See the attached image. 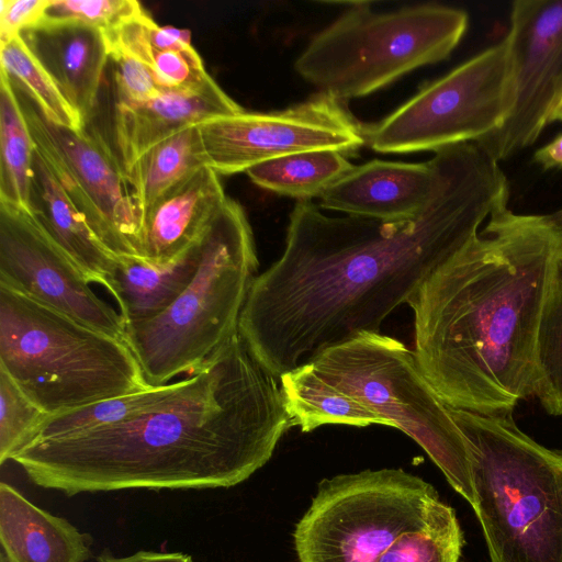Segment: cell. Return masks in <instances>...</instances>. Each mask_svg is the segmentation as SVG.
I'll return each mask as SVG.
<instances>
[{"mask_svg":"<svg viewBox=\"0 0 562 562\" xmlns=\"http://www.w3.org/2000/svg\"><path fill=\"white\" fill-rule=\"evenodd\" d=\"M437 176L435 156L418 164L374 159L335 182L319 207L382 222L412 220L425 207Z\"/></svg>","mask_w":562,"mask_h":562,"instance_id":"obj_15","label":"cell"},{"mask_svg":"<svg viewBox=\"0 0 562 562\" xmlns=\"http://www.w3.org/2000/svg\"><path fill=\"white\" fill-rule=\"evenodd\" d=\"M513 105V65L505 37L423 87L366 132L367 140L382 154L437 151L497 131Z\"/></svg>","mask_w":562,"mask_h":562,"instance_id":"obj_10","label":"cell"},{"mask_svg":"<svg viewBox=\"0 0 562 562\" xmlns=\"http://www.w3.org/2000/svg\"><path fill=\"white\" fill-rule=\"evenodd\" d=\"M557 232L536 351L533 395L544 411L562 415V209L548 214Z\"/></svg>","mask_w":562,"mask_h":562,"instance_id":"obj_24","label":"cell"},{"mask_svg":"<svg viewBox=\"0 0 562 562\" xmlns=\"http://www.w3.org/2000/svg\"><path fill=\"white\" fill-rule=\"evenodd\" d=\"M20 36L87 124L110 59L103 32L77 21L43 18Z\"/></svg>","mask_w":562,"mask_h":562,"instance_id":"obj_16","label":"cell"},{"mask_svg":"<svg viewBox=\"0 0 562 562\" xmlns=\"http://www.w3.org/2000/svg\"><path fill=\"white\" fill-rule=\"evenodd\" d=\"M145 11L135 0H49L44 16L77 21L109 31Z\"/></svg>","mask_w":562,"mask_h":562,"instance_id":"obj_32","label":"cell"},{"mask_svg":"<svg viewBox=\"0 0 562 562\" xmlns=\"http://www.w3.org/2000/svg\"><path fill=\"white\" fill-rule=\"evenodd\" d=\"M462 547L456 512L439 501L422 525L403 532L376 562H459Z\"/></svg>","mask_w":562,"mask_h":562,"instance_id":"obj_29","label":"cell"},{"mask_svg":"<svg viewBox=\"0 0 562 562\" xmlns=\"http://www.w3.org/2000/svg\"><path fill=\"white\" fill-rule=\"evenodd\" d=\"M244 112L214 81L195 90L161 93L139 103H116L114 135L127 169L143 154L172 134L205 121Z\"/></svg>","mask_w":562,"mask_h":562,"instance_id":"obj_17","label":"cell"},{"mask_svg":"<svg viewBox=\"0 0 562 562\" xmlns=\"http://www.w3.org/2000/svg\"><path fill=\"white\" fill-rule=\"evenodd\" d=\"M258 267L246 213L228 196L200 239V261L188 285L162 313L124 328L150 386L191 373L238 334Z\"/></svg>","mask_w":562,"mask_h":562,"instance_id":"obj_6","label":"cell"},{"mask_svg":"<svg viewBox=\"0 0 562 562\" xmlns=\"http://www.w3.org/2000/svg\"><path fill=\"white\" fill-rule=\"evenodd\" d=\"M207 166L220 176L243 171L263 161L310 150L355 155L366 132L341 102L318 93L291 108L215 117L198 124Z\"/></svg>","mask_w":562,"mask_h":562,"instance_id":"obj_12","label":"cell"},{"mask_svg":"<svg viewBox=\"0 0 562 562\" xmlns=\"http://www.w3.org/2000/svg\"><path fill=\"white\" fill-rule=\"evenodd\" d=\"M434 156V191L412 220L335 217L297 201L283 252L255 279L238 323L243 342L267 372L279 379L360 333H380L509 198L498 161L480 143Z\"/></svg>","mask_w":562,"mask_h":562,"instance_id":"obj_1","label":"cell"},{"mask_svg":"<svg viewBox=\"0 0 562 562\" xmlns=\"http://www.w3.org/2000/svg\"><path fill=\"white\" fill-rule=\"evenodd\" d=\"M48 3L49 0H1V43L9 41L23 30L41 21Z\"/></svg>","mask_w":562,"mask_h":562,"instance_id":"obj_34","label":"cell"},{"mask_svg":"<svg viewBox=\"0 0 562 562\" xmlns=\"http://www.w3.org/2000/svg\"><path fill=\"white\" fill-rule=\"evenodd\" d=\"M295 61L307 82L339 102L375 92L449 57L468 27L463 10L425 3L387 13L353 2Z\"/></svg>","mask_w":562,"mask_h":562,"instance_id":"obj_7","label":"cell"},{"mask_svg":"<svg viewBox=\"0 0 562 562\" xmlns=\"http://www.w3.org/2000/svg\"><path fill=\"white\" fill-rule=\"evenodd\" d=\"M98 562H193L188 554L180 552L138 551L127 557H114L109 550H103L98 557Z\"/></svg>","mask_w":562,"mask_h":562,"instance_id":"obj_35","label":"cell"},{"mask_svg":"<svg viewBox=\"0 0 562 562\" xmlns=\"http://www.w3.org/2000/svg\"><path fill=\"white\" fill-rule=\"evenodd\" d=\"M47 414L0 369V463L12 460L33 438Z\"/></svg>","mask_w":562,"mask_h":562,"instance_id":"obj_31","label":"cell"},{"mask_svg":"<svg viewBox=\"0 0 562 562\" xmlns=\"http://www.w3.org/2000/svg\"><path fill=\"white\" fill-rule=\"evenodd\" d=\"M109 56L115 64L116 103H139L162 93L144 63L115 48H109Z\"/></svg>","mask_w":562,"mask_h":562,"instance_id":"obj_33","label":"cell"},{"mask_svg":"<svg viewBox=\"0 0 562 562\" xmlns=\"http://www.w3.org/2000/svg\"><path fill=\"white\" fill-rule=\"evenodd\" d=\"M440 501L402 469L364 470L323 480L293 538L299 562H376Z\"/></svg>","mask_w":562,"mask_h":562,"instance_id":"obj_9","label":"cell"},{"mask_svg":"<svg viewBox=\"0 0 562 562\" xmlns=\"http://www.w3.org/2000/svg\"><path fill=\"white\" fill-rule=\"evenodd\" d=\"M136 16L102 32L109 48L134 56L151 70L162 93L200 89L213 80L193 46L172 49L151 47L139 33Z\"/></svg>","mask_w":562,"mask_h":562,"instance_id":"obj_27","label":"cell"},{"mask_svg":"<svg viewBox=\"0 0 562 562\" xmlns=\"http://www.w3.org/2000/svg\"><path fill=\"white\" fill-rule=\"evenodd\" d=\"M533 160L541 166L544 170L561 169L562 168V134L555 137L552 142L539 148L535 155Z\"/></svg>","mask_w":562,"mask_h":562,"instance_id":"obj_36","label":"cell"},{"mask_svg":"<svg viewBox=\"0 0 562 562\" xmlns=\"http://www.w3.org/2000/svg\"><path fill=\"white\" fill-rule=\"evenodd\" d=\"M308 363L328 383L413 438L472 506L471 462L448 405L425 378L414 350L381 333L363 331Z\"/></svg>","mask_w":562,"mask_h":562,"instance_id":"obj_8","label":"cell"},{"mask_svg":"<svg viewBox=\"0 0 562 562\" xmlns=\"http://www.w3.org/2000/svg\"><path fill=\"white\" fill-rule=\"evenodd\" d=\"M290 427L277 378L236 334L146 409L115 424L34 440L12 460L33 484L69 497L226 488L262 468Z\"/></svg>","mask_w":562,"mask_h":562,"instance_id":"obj_2","label":"cell"},{"mask_svg":"<svg viewBox=\"0 0 562 562\" xmlns=\"http://www.w3.org/2000/svg\"><path fill=\"white\" fill-rule=\"evenodd\" d=\"M355 166L337 150H310L273 158L246 173L258 187L278 194L310 201L321 198Z\"/></svg>","mask_w":562,"mask_h":562,"instance_id":"obj_25","label":"cell"},{"mask_svg":"<svg viewBox=\"0 0 562 562\" xmlns=\"http://www.w3.org/2000/svg\"><path fill=\"white\" fill-rule=\"evenodd\" d=\"M178 385L179 381L160 386H150L78 408L47 415L30 442L71 435L122 422L146 409L151 404L161 401L172 393Z\"/></svg>","mask_w":562,"mask_h":562,"instance_id":"obj_30","label":"cell"},{"mask_svg":"<svg viewBox=\"0 0 562 562\" xmlns=\"http://www.w3.org/2000/svg\"><path fill=\"white\" fill-rule=\"evenodd\" d=\"M0 282L124 340V322L31 211L0 202Z\"/></svg>","mask_w":562,"mask_h":562,"instance_id":"obj_14","label":"cell"},{"mask_svg":"<svg viewBox=\"0 0 562 562\" xmlns=\"http://www.w3.org/2000/svg\"><path fill=\"white\" fill-rule=\"evenodd\" d=\"M448 409L469 450L491 562H562V449L538 443L512 416Z\"/></svg>","mask_w":562,"mask_h":562,"instance_id":"obj_4","label":"cell"},{"mask_svg":"<svg viewBox=\"0 0 562 562\" xmlns=\"http://www.w3.org/2000/svg\"><path fill=\"white\" fill-rule=\"evenodd\" d=\"M0 562H8L7 558L4 557V554L2 552L0 554Z\"/></svg>","mask_w":562,"mask_h":562,"instance_id":"obj_38","label":"cell"},{"mask_svg":"<svg viewBox=\"0 0 562 562\" xmlns=\"http://www.w3.org/2000/svg\"><path fill=\"white\" fill-rule=\"evenodd\" d=\"M509 199V198H508ZM499 202L486 226L411 297L416 360L452 408L510 417L533 395L539 324L557 232Z\"/></svg>","mask_w":562,"mask_h":562,"instance_id":"obj_3","label":"cell"},{"mask_svg":"<svg viewBox=\"0 0 562 562\" xmlns=\"http://www.w3.org/2000/svg\"><path fill=\"white\" fill-rule=\"evenodd\" d=\"M34 143L16 90L0 74V202L31 211Z\"/></svg>","mask_w":562,"mask_h":562,"instance_id":"obj_26","label":"cell"},{"mask_svg":"<svg viewBox=\"0 0 562 562\" xmlns=\"http://www.w3.org/2000/svg\"><path fill=\"white\" fill-rule=\"evenodd\" d=\"M509 44L514 105L497 131L479 142L497 161L530 146L562 99V0H516Z\"/></svg>","mask_w":562,"mask_h":562,"instance_id":"obj_13","label":"cell"},{"mask_svg":"<svg viewBox=\"0 0 562 562\" xmlns=\"http://www.w3.org/2000/svg\"><path fill=\"white\" fill-rule=\"evenodd\" d=\"M33 167L31 212L87 281L106 289L121 257L95 234L35 148Z\"/></svg>","mask_w":562,"mask_h":562,"instance_id":"obj_19","label":"cell"},{"mask_svg":"<svg viewBox=\"0 0 562 562\" xmlns=\"http://www.w3.org/2000/svg\"><path fill=\"white\" fill-rule=\"evenodd\" d=\"M0 369L47 415L150 387L123 339L2 282Z\"/></svg>","mask_w":562,"mask_h":562,"instance_id":"obj_5","label":"cell"},{"mask_svg":"<svg viewBox=\"0 0 562 562\" xmlns=\"http://www.w3.org/2000/svg\"><path fill=\"white\" fill-rule=\"evenodd\" d=\"M279 381L292 426L303 432L329 424L381 425L374 414L328 383L308 362L282 374Z\"/></svg>","mask_w":562,"mask_h":562,"instance_id":"obj_23","label":"cell"},{"mask_svg":"<svg viewBox=\"0 0 562 562\" xmlns=\"http://www.w3.org/2000/svg\"><path fill=\"white\" fill-rule=\"evenodd\" d=\"M555 121H562V99L557 104L555 109L553 110L549 123L555 122Z\"/></svg>","mask_w":562,"mask_h":562,"instance_id":"obj_37","label":"cell"},{"mask_svg":"<svg viewBox=\"0 0 562 562\" xmlns=\"http://www.w3.org/2000/svg\"><path fill=\"white\" fill-rule=\"evenodd\" d=\"M18 98L35 150L95 234L119 257L138 258L139 220L121 160L99 133L54 125L25 93Z\"/></svg>","mask_w":562,"mask_h":562,"instance_id":"obj_11","label":"cell"},{"mask_svg":"<svg viewBox=\"0 0 562 562\" xmlns=\"http://www.w3.org/2000/svg\"><path fill=\"white\" fill-rule=\"evenodd\" d=\"M206 166L199 127L191 125L161 140L125 169L139 229L144 214L158 200Z\"/></svg>","mask_w":562,"mask_h":562,"instance_id":"obj_22","label":"cell"},{"mask_svg":"<svg viewBox=\"0 0 562 562\" xmlns=\"http://www.w3.org/2000/svg\"><path fill=\"white\" fill-rule=\"evenodd\" d=\"M200 239L164 263L121 257L106 290L115 299L125 326L153 318L173 303L196 271Z\"/></svg>","mask_w":562,"mask_h":562,"instance_id":"obj_21","label":"cell"},{"mask_svg":"<svg viewBox=\"0 0 562 562\" xmlns=\"http://www.w3.org/2000/svg\"><path fill=\"white\" fill-rule=\"evenodd\" d=\"M0 542L8 562H87L91 538L0 483Z\"/></svg>","mask_w":562,"mask_h":562,"instance_id":"obj_20","label":"cell"},{"mask_svg":"<svg viewBox=\"0 0 562 562\" xmlns=\"http://www.w3.org/2000/svg\"><path fill=\"white\" fill-rule=\"evenodd\" d=\"M1 70L25 93L49 123L82 130L86 123L64 97L50 75L19 35L1 43Z\"/></svg>","mask_w":562,"mask_h":562,"instance_id":"obj_28","label":"cell"},{"mask_svg":"<svg viewBox=\"0 0 562 562\" xmlns=\"http://www.w3.org/2000/svg\"><path fill=\"white\" fill-rule=\"evenodd\" d=\"M227 199L220 175L202 168L144 214L138 258L157 263L175 259L203 236Z\"/></svg>","mask_w":562,"mask_h":562,"instance_id":"obj_18","label":"cell"}]
</instances>
